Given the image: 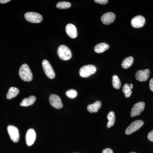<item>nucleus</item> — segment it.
<instances>
[{
	"mask_svg": "<svg viewBox=\"0 0 153 153\" xmlns=\"http://www.w3.org/2000/svg\"><path fill=\"white\" fill-rule=\"evenodd\" d=\"M115 18L116 16L114 13L109 12L103 14L102 16L101 20L104 25H109L114 22Z\"/></svg>",
	"mask_w": 153,
	"mask_h": 153,
	"instance_id": "13",
	"label": "nucleus"
},
{
	"mask_svg": "<svg viewBox=\"0 0 153 153\" xmlns=\"http://www.w3.org/2000/svg\"><path fill=\"white\" fill-rule=\"evenodd\" d=\"M108 0H95L94 1L95 3L102 5L106 4L108 2Z\"/></svg>",
	"mask_w": 153,
	"mask_h": 153,
	"instance_id": "25",
	"label": "nucleus"
},
{
	"mask_svg": "<svg viewBox=\"0 0 153 153\" xmlns=\"http://www.w3.org/2000/svg\"><path fill=\"white\" fill-rule=\"evenodd\" d=\"M107 119L108 121L107 124V127L108 128L112 127L114 126L115 122V117L114 113L113 111H110L107 115Z\"/></svg>",
	"mask_w": 153,
	"mask_h": 153,
	"instance_id": "19",
	"label": "nucleus"
},
{
	"mask_svg": "<svg viewBox=\"0 0 153 153\" xmlns=\"http://www.w3.org/2000/svg\"><path fill=\"white\" fill-rule=\"evenodd\" d=\"M97 68L93 65H87L83 66L80 68L79 71L80 76L82 77H89L95 73Z\"/></svg>",
	"mask_w": 153,
	"mask_h": 153,
	"instance_id": "3",
	"label": "nucleus"
},
{
	"mask_svg": "<svg viewBox=\"0 0 153 153\" xmlns=\"http://www.w3.org/2000/svg\"><path fill=\"white\" fill-rule=\"evenodd\" d=\"M66 95L70 98H74L77 96V92L74 89H70L66 92Z\"/></svg>",
	"mask_w": 153,
	"mask_h": 153,
	"instance_id": "24",
	"label": "nucleus"
},
{
	"mask_svg": "<svg viewBox=\"0 0 153 153\" xmlns=\"http://www.w3.org/2000/svg\"><path fill=\"white\" fill-rule=\"evenodd\" d=\"M36 133L33 128H30L27 131L26 135V141L28 146H31L35 143L36 139Z\"/></svg>",
	"mask_w": 153,
	"mask_h": 153,
	"instance_id": "12",
	"label": "nucleus"
},
{
	"mask_svg": "<svg viewBox=\"0 0 153 153\" xmlns=\"http://www.w3.org/2000/svg\"><path fill=\"white\" fill-rule=\"evenodd\" d=\"M150 89L153 92V78L151 79L149 82Z\"/></svg>",
	"mask_w": 153,
	"mask_h": 153,
	"instance_id": "28",
	"label": "nucleus"
},
{
	"mask_svg": "<svg viewBox=\"0 0 153 153\" xmlns=\"http://www.w3.org/2000/svg\"><path fill=\"white\" fill-rule=\"evenodd\" d=\"M58 56L62 60H69L71 59L72 54L70 49L65 45H60L57 49Z\"/></svg>",
	"mask_w": 153,
	"mask_h": 153,
	"instance_id": "2",
	"label": "nucleus"
},
{
	"mask_svg": "<svg viewBox=\"0 0 153 153\" xmlns=\"http://www.w3.org/2000/svg\"><path fill=\"white\" fill-rule=\"evenodd\" d=\"M10 1V0H0V3L1 4H5Z\"/></svg>",
	"mask_w": 153,
	"mask_h": 153,
	"instance_id": "29",
	"label": "nucleus"
},
{
	"mask_svg": "<svg viewBox=\"0 0 153 153\" xmlns=\"http://www.w3.org/2000/svg\"><path fill=\"white\" fill-rule=\"evenodd\" d=\"M49 101L51 105L55 108L60 109L63 107L61 99L56 94H51L49 97Z\"/></svg>",
	"mask_w": 153,
	"mask_h": 153,
	"instance_id": "8",
	"label": "nucleus"
},
{
	"mask_svg": "<svg viewBox=\"0 0 153 153\" xmlns=\"http://www.w3.org/2000/svg\"><path fill=\"white\" fill-rule=\"evenodd\" d=\"M150 74L149 69L140 70L137 71L135 74L136 79L140 82L146 81L149 78Z\"/></svg>",
	"mask_w": 153,
	"mask_h": 153,
	"instance_id": "10",
	"label": "nucleus"
},
{
	"mask_svg": "<svg viewBox=\"0 0 153 153\" xmlns=\"http://www.w3.org/2000/svg\"><path fill=\"white\" fill-rule=\"evenodd\" d=\"M109 46L105 43H101L96 45L94 51L97 53H101L109 49Z\"/></svg>",
	"mask_w": 153,
	"mask_h": 153,
	"instance_id": "16",
	"label": "nucleus"
},
{
	"mask_svg": "<svg viewBox=\"0 0 153 153\" xmlns=\"http://www.w3.org/2000/svg\"><path fill=\"white\" fill-rule=\"evenodd\" d=\"M122 91L123 93H124L125 96L126 98L129 97L131 95L132 91L128 84H125L123 85Z\"/></svg>",
	"mask_w": 153,
	"mask_h": 153,
	"instance_id": "22",
	"label": "nucleus"
},
{
	"mask_svg": "<svg viewBox=\"0 0 153 153\" xmlns=\"http://www.w3.org/2000/svg\"><path fill=\"white\" fill-rule=\"evenodd\" d=\"M66 31L68 36L71 38H75L77 37V30L76 27L73 24H69L66 25Z\"/></svg>",
	"mask_w": 153,
	"mask_h": 153,
	"instance_id": "14",
	"label": "nucleus"
},
{
	"mask_svg": "<svg viewBox=\"0 0 153 153\" xmlns=\"http://www.w3.org/2000/svg\"><path fill=\"white\" fill-rule=\"evenodd\" d=\"M129 153H136L135 152H132Z\"/></svg>",
	"mask_w": 153,
	"mask_h": 153,
	"instance_id": "31",
	"label": "nucleus"
},
{
	"mask_svg": "<svg viewBox=\"0 0 153 153\" xmlns=\"http://www.w3.org/2000/svg\"><path fill=\"white\" fill-rule=\"evenodd\" d=\"M42 65L44 72L47 77L50 79H54L55 76V72L49 61L47 60H43Z\"/></svg>",
	"mask_w": 153,
	"mask_h": 153,
	"instance_id": "4",
	"label": "nucleus"
},
{
	"mask_svg": "<svg viewBox=\"0 0 153 153\" xmlns=\"http://www.w3.org/2000/svg\"><path fill=\"white\" fill-rule=\"evenodd\" d=\"M129 86L131 89L133 88V84H132V83L129 85Z\"/></svg>",
	"mask_w": 153,
	"mask_h": 153,
	"instance_id": "30",
	"label": "nucleus"
},
{
	"mask_svg": "<svg viewBox=\"0 0 153 153\" xmlns=\"http://www.w3.org/2000/svg\"><path fill=\"white\" fill-rule=\"evenodd\" d=\"M101 102L97 101L93 104L89 105L87 107V109L91 113L97 112L99 109L101 108Z\"/></svg>",
	"mask_w": 153,
	"mask_h": 153,
	"instance_id": "17",
	"label": "nucleus"
},
{
	"mask_svg": "<svg viewBox=\"0 0 153 153\" xmlns=\"http://www.w3.org/2000/svg\"><path fill=\"white\" fill-rule=\"evenodd\" d=\"M148 139L153 142V130L149 133L148 135Z\"/></svg>",
	"mask_w": 153,
	"mask_h": 153,
	"instance_id": "26",
	"label": "nucleus"
},
{
	"mask_svg": "<svg viewBox=\"0 0 153 153\" xmlns=\"http://www.w3.org/2000/svg\"><path fill=\"white\" fill-rule=\"evenodd\" d=\"M8 132L11 140L15 143H17L20 139L19 129L13 126L10 125L7 127Z\"/></svg>",
	"mask_w": 153,
	"mask_h": 153,
	"instance_id": "7",
	"label": "nucleus"
},
{
	"mask_svg": "<svg viewBox=\"0 0 153 153\" xmlns=\"http://www.w3.org/2000/svg\"><path fill=\"white\" fill-rule=\"evenodd\" d=\"M36 100V97L34 96H31L27 98L24 99L20 103V105L25 107L30 106L34 104Z\"/></svg>",
	"mask_w": 153,
	"mask_h": 153,
	"instance_id": "15",
	"label": "nucleus"
},
{
	"mask_svg": "<svg viewBox=\"0 0 153 153\" xmlns=\"http://www.w3.org/2000/svg\"><path fill=\"white\" fill-rule=\"evenodd\" d=\"M146 20L144 17L141 16H137L132 19L131 25L134 28L142 27L144 25Z\"/></svg>",
	"mask_w": 153,
	"mask_h": 153,
	"instance_id": "11",
	"label": "nucleus"
},
{
	"mask_svg": "<svg viewBox=\"0 0 153 153\" xmlns=\"http://www.w3.org/2000/svg\"><path fill=\"white\" fill-rule=\"evenodd\" d=\"M145 102H137L134 104L131 109V116L132 117L139 115L144 109Z\"/></svg>",
	"mask_w": 153,
	"mask_h": 153,
	"instance_id": "9",
	"label": "nucleus"
},
{
	"mask_svg": "<svg viewBox=\"0 0 153 153\" xmlns=\"http://www.w3.org/2000/svg\"><path fill=\"white\" fill-rule=\"evenodd\" d=\"M144 124L143 121L141 120L134 121L126 129L125 133L127 135H130L134 132L139 129Z\"/></svg>",
	"mask_w": 153,
	"mask_h": 153,
	"instance_id": "6",
	"label": "nucleus"
},
{
	"mask_svg": "<svg viewBox=\"0 0 153 153\" xmlns=\"http://www.w3.org/2000/svg\"><path fill=\"white\" fill-rule=\"evenodd\" d=\"M134 62V58L129 57L125 58L122 63V67L124 69H127L132 65Z\"/></svg>",
	"mask_w": 153,
	"mask_h": 153,
	"instance_id": "20",
	"label": "nucleus"
},
{
	"mask_svg": "<svg viewBox=\"0 0 153 153\" xmlns=\"http://www.w3.org/2000/svg\"><path fill=\"white\" fill-rule=\"evenodd\" d=\"M25 19L28 22L33 23H40L43 20L41 14L35 12H28L25 14Z\"/></svg>",
	"mask_w": 153,
	"mask_h": 153,
	"instance_id": "5",
	"label": "nucleus"
},
{
	"mask_svg": "<svg viewBox=\"0 0 153 153\" xmlns=\"http://www.w3.org/2000/svg\"><path fill=\"white\" fill-rule=\"evenodd\" d=\"M19 93V90L17 88L11 87L9 89L8 92L7 94V98L9 100L16 97Z\"/></svg>",
	"mask_w": 153,
	"mask_h": 153,
	"instance_id": "18",
	"label": "nucleus"
},
{
	"mask_svg": "<svg viewBox=\"0 0 153 153\" xmlns=\"http://www.w3.org/2000/svg\"><path fill=\"white\" fill-rule=\"evenodd\" d=\"M71 7V4L67 1H60L57 3L56 7L60 9H66Z\"/></svg>",
	"mask_w": 153,
	"mask_h": 153,
	"instance_id": "23",
	"label": "nucleus"
},
{
	"mask_svg": "<svg viewBox=\"0 0 153 153\" xmlns=\"http://www.w3.org/2000/svg\"><path fill=\"white\" fill-rule=\"evenodd\" d=\"M112 82L113 86L114 88L117 89L120 88L121 83L120 79L117 75H114L112 76Z\"/></svg>",
	"mask_w": 153,
	"mask_h": 153,
	"instance_id": "21",
	"label": "nucleus"
},
{
	"mask_svg": "<svg viewBox=\"0 0 153 153\" xmlns=\"http://www.w3.org/2000/svg\"><path fill=\"white\" fill-rule=\"evenodd\" d=\"M19 74L20 77L24 81L29 82L33 79L32 71L27 64H24L19 69Z\"/></svg>",
	"mask_w": 153,
	"mask_h": 153,
	"instance_id": "1",
	"label": "nucleus"
},
{
	"mask_svg": "<svg viewBox=\"0 0 153 153\" xmlns=\"http://www.w3.org/2000/svg\"><path fill=\"white\" fill-rule=\"evenodd\" d=\"M102 153H114L113 151L111 149L109 148L104 149L102 152Z\"/></svg>",
	"mask_w": 153,
	"mask_h": 153,
	"instance_id": "27",
	"label": "nucleus"
}]
</instances>
